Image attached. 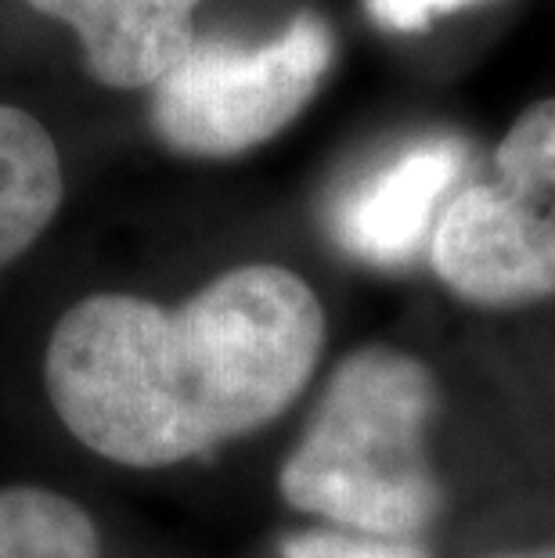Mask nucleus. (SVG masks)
Masks as SVG:
<instances>
[{
  "label": "nucleus",
  "mask_w": 555,
  "mask_h": 558,
  "mask_svg": "<svg viewBox=\"0 0 555 558\" xmlns=\"http://www.w3.org/2000/svg\"><path fill=\"white\" fill-rule=\"evenodd\" d=\"M286 558H426L411 541L364 537L347 530H317L286 541Z\"/></svg>",
  "instance_id": "nucleus-10"
},
{
  "label": "nucleus",
  "mask_w": 555,
  "mask_h": 558,
  "mask_svg": "<svg viewBox=\"0 0 555 558\" xmlns=\"http://www.w3.org/2000/svg\"><path fill=\"white\" fill-rule=\"evenodd\" d=\"M62 192V159L47 126L15 105H0V267L47 231Z\"/></svg>",
  "instance_id": "nucleus-7"
},
{
  "label": "nucleus",
  "mask_w": 555,
  "mask_h": 558,
  "mask_svg": "<svg viewBox=\"0 0 555 558\" xmlns=\"http://www.w3.org/2000/svg\"><path fill=\"white\" fill-rule=\"evenodd\" d=\"M433 267L458 300L516 311L555 295V195L505 181L462 187L433 228Z\"/></svg>",
  "instance_id": "nucleus-4"
},
{
  "label": "nucleus",
  "mask_w": 555,
  "mask_h": 558,
  "mask_svg": "<svg viewBox=\"0 0 555 558\" xmlns=\"http://www.w3.org/2000/svg\"><path fill=\"white\" fill-rule=\"evenodd\" d=\"M333 54V29L314 11H303L260 47L195 40L184 62L152 87V126L181 156H242L306 109Z\"/></svg>",
  "instance_id": "nucleus-3"
},
{
  "label": "nucleus",
  "mask_w": 555,
  "mask_h": 558,
  "mask_svg": "<svg viewBox=\"0 0 555 558\" xmlns=\"http://www.w3.org/2000/svg\"><path fill=\"white\" fill-rule=\"evenodd\" d=\"M498 181L555 195V98L534 101L494 148Z\"/></svg>",
  "instance_id": "nucleus-9"
},
{
  "label": "nucleus",
  "mask_w": 555,
  "mask_h": 558,
  "mask_svg": "<svg viewBox=\"0 0 555 558\" xmlns=\"http://www.w3.org/2000/svg\"><path fill=\"white\" fill-rule=\"evenodd\" d=\"M76 33L84 69L120 90L156 87L192 51L203 0H26Z\"/></svg>",
  "instance_id": "nucleus-5"
},
{
  "label": "nucleus",
  "mask_w": 555,
  "mask_h": 558,
  "mask_svg": "<svg viewBox=\"0 0 555 558\" xmlns=\"http://www.w3.org/2000/svg\"><path fill=\"white\" fill-rule=\"evenodd\" d=\"M433 414L436 383L419 357L389 347L350 353L281 465V497L336 530L415 537L444 505L426 447Z\"/></svg>",
  "instance_id": "nucleus-2"
},
{
  "label": "nucleus",
  "mask_w": 555,
  "mask_h": 558,
  "mask_svg": "<svg viewBox=\"0 0 555 558\" xmlns=\"http://www.w3.org/2000/svg\"><path fill=\"white\" fill-rule=\"evenodd\" d=\"M0 558H101L94 519L40 486L0 490Z\"/></svg>",
  "instance_id": "nucleus-8"
},
{
  "label": "nucleus",
  "mask_w": 555,
  "mask_h": 558,
  "mask_svg": "<svg viewBox=\"0 0 555 558\" xmlns=\"http://www.w3.org/2000/svg\"><path fill=\"white\" fill-rule=\"evenodd\" d=\"M325 311L289 267H234L177 311L87 295L51 331L44 383L80 444L162 469L275 422L311 383Z\"/></svg>",
  "instance_id": "nucleus-1"
},
{
  "label": "nucleus",
  "mask_w": 555,
  "mask_h": 558,
  "mask_svg": "<svg viewBox=\"0 0 555 558\" xmlns=\"http://www.w3.org/2000/svg\"><path fill=\"white\" fill-rule=\"evenodd\" d=\"M466 170L458 141H422L375 170L336 209V234L369 264H405L433 231L436 206Z\"/></svg>",
  "instance_id": "nucleus-6"
},
{
  "label": "nucleus",
  "mask_w": 555,
  "mask_h": 558,
  "mask_svg": "<svg viewBox=\"0 0 555 558\" xmlns=\"http://www.w3.org/2000/svg\"><path fill=\"white\" fill-rule=\"evenodd\" d=\"M472 0H369L372 19L386 29L415 33L426 29L436 15H447L455 8H466Z\"/></svg>",
  "instance_id": "nucleus-11"
},
{
  "label": "nucleus",
  "mask_w": 555,
  "mask_h": 558,
  "mask_svg": "<svg viewBox=\"0 0 555 558\" xmlns=\"http://www.w3.org/2000/svg\"><path fill=\"white\" fill-rule=\"evenodd\" d=\"M494 558H555V544H545V548H534V551H509V555H494Z\"/></svg>",
  "instance_id": "nucleus-12"
}]
</instances>
